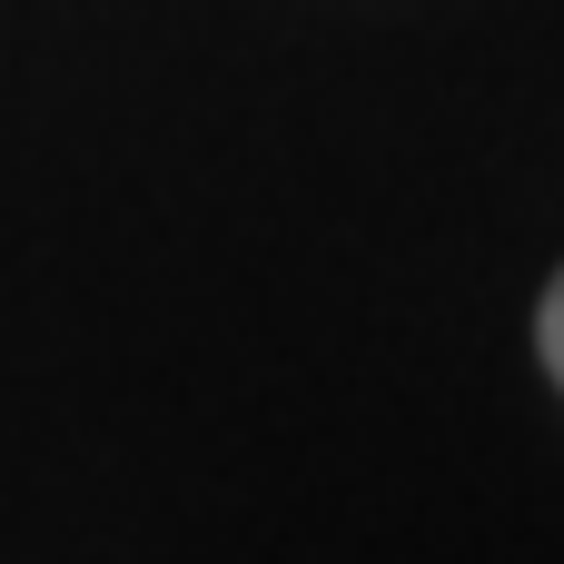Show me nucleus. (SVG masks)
<instances>
[{
	"label": "nucleus",
	"instance_id": "f257e3e1",
	"mask_svg": "<svg viewBox=\"0 0 564 564\" xmlns=\"http://www.w3.org/2000/svg\"><path fill=\"white\" fill-rule=\"evenodd\" d=\"M535 357H545V377H555V397H564V268L545 278V297H535Z\"/></svg>",
	"mask_w": 564,
	"mask_h": 564
}]
</instances>
